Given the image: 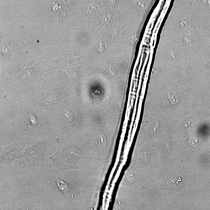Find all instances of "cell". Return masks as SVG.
Returning <instances> with one entry per match:
<instances>
[{
    "instance_id": "cell-1",
    "label": "cell",
    "mask_w": 210,
    "mask_h": 210,
    "mask_svg": "<svg viewBox=\"0 0 210 210\" xmlns=\"http://www.w3.org/2000/svg\"><path fill=\"white\" fill-rule=\"evenodd\" d=\"M45 148L43 144H39L29 149L23 155L20 165L28 170L43 168L47 161L45 157Z\"/></svg>"
},
{
    "instance_id": "cell-2",
    "label": "cell",
    "mask_w": 210,
    "mask_h": 210,
    "mask_svg": "<svg viewBox=\"0 0 210 210\" xmlns=\"http://www.w3.org/2000/svg\"><path fill=\"white\" fill-rule=\"evenodd\" d=\"M24 147V143L21 142L7 146L1 154V164L4 165H10L14 160L21 158Z\"/></svg>"
},
{
    "instance_id": "cell-3",
    "label": "cell",
    "mask_w": 210,
    "mask_h": 210,
    "mask_svg": "<svg viewBox=\"0 0 210 210\" xmlns=\"http://www.w3.org/2000/svg\"><path fill=\"white\" fill-rule=\"evenodd\" d=\"M63 118L65 122L70 123L74 120V117L71 112L66 110L64 112L63 115Z\"/></svg>"
},
{
    "instance_id": "cell-4",
    "label": "cell",
    "mask_w": 210,
    "mask_h": 210,
    "mask_svg": "<svg viewBox=\"0 0 210 210\" xmlns=\"http://www.w3.org/2000/svg\"><path fill=\"white\" fill-rule=\"evenodd\" d=\"M56 101L55 95L52 93H49L46 95L45 99V104L47 105H51Z\"/></svg>"
}]
</instances>
